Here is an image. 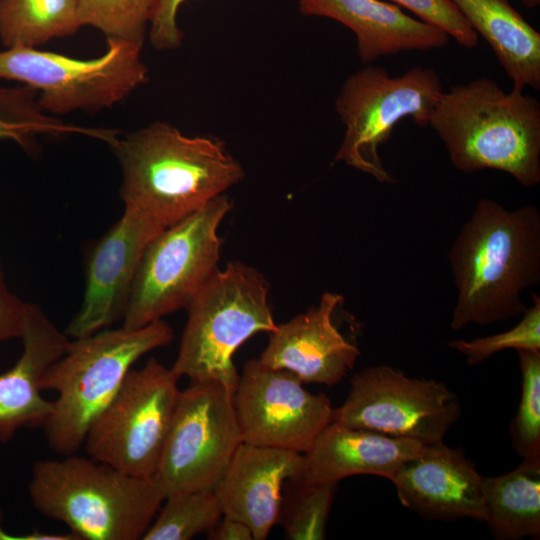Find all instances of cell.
Here are the masks:
<instances>
[{"instance_id": "11", "label": "cell", "mask_w": 540, "mask_h": 540, "mask_svg": "<svg viewBox=\"0 0 540 540\" xmlns=\"http://www.w3.org/2000/svg\"><path fill=\"white\" fill-rule=\"evenodd\" d=\"M242 443L233 395L219 382H190L180 392L154 478L165 498L214 490Z\"/></svg>"}, {"instance_id": "14", "label": "cell", "mask_w": 540, "mask_h": 540, "mask_svg": "<svg viewBox=\"0 0 540 540\" xmlns=\"http://www.w3.org/2000/svg\"><path fill=\"white\" fill-rule=\"evenodd\" d=\"M163 230L142 212L125 208L88 255L83 300L65 330L68 337L88 336L123 319L143 252Z\"/></svg>"}, {"instance_id": "32", "label": "cell", "mask_w": 540, "mask_h": 540, "mask_svg": "<svg viewBox=\"0 0 540 540\" xmlns=\"http://www.w3.org/2000/svg\"><path fill=\"white\" fill-rule=\"evenodd\" d=\"M25 308L26 302L8 289L0 263V343L21 337Z\"/></svg>"}, {"instance_id": "24", "label": "cell", "mask_w": 540, "mask_h": 540, "mask_svg": "<svg viewBox=\"0 0 540 540\" xmlns=\"http://www.w3.org/2000/svg\"><path fill=\"white\" fill-rule=\"evenodd\" d=\"M68 134H82L108 144L118 132L67 124L45 112L38 103L36 91L30 87L0 86V140H11L30 151L40 136Z\"/></svg>"}, {"instance_id": "15", "label": "cell", "mask_w": 540, "mask_h": 540, "mask_svg": "<svg viewBox=\"0 0 540 540\" xmlns=\"http://www.w3.org/2000/svg\"><path fill=\"white\" fill-rule=\"evenodd\" d=\"M483 479L461 449L425 443L391 482L402 505L427 520L485 521Z\"/></svg>"}, {"instance_id": "8", "label": "cell", "mask_w": 540, "mask_h": 540, "mask_svg": "<svg viewBox=\"0 0 540 540\" xmlns=\"http://www.w3.org/2000/svg\"><path fill=\"white\" fill-rule=\"evenodd\" d=\"M104 53L78 59L37 47L0 49V80L28 86L40 107L52 115L98 112L124 100L148 80L142 45L106 39Z\"/></svg>"}, {"instance_id": "10", "label": "cell", "mask_w": 540, "mask_h": 540, "mask_svg": "<svg viewBox=\"0 0 540 540\" xmlns=\"http://www.w3.org/2000/svg\"><path fill=\"white\" fill-rule=\"evenodd\" d=\"M178 378L155 358L131 369L90 426L89 457L124 473L154 477L180 395Z\"/></svg>"}, {"instance_id": "22", "label": "cell", "mask_w": 540, "mask_h": 540, "mask_svg": "<svg viewBox=\"0 0 540 540\" xmlns=\"http://www.w3.org/2000/svg\"><path fill=\"white\" fill-rule=\"evenodd\" d=\"M485 521L496 539L540 535V457L523 459L512 471L483 479Z\"/></svg>"}, {"instance_id": "27", "label": "cell", "mask_w": 540, "mask_h": 540, "mask_svg": "<svg viewBox=\"0 0 540 540\" xmlns=\"http://www.w3.org/2000/svg\"><path fill=\"white\" fill-rule=\"evenodd\" d=\"M156 0H78L81 26L143 46Z\"/></svg>"}, {"instance_id": "19", "label": "cell", "mask_w": 540, "mask_h": 540, "mask_svg": "<svg viewBox=\"0 0 540 540\" xmlns=\"http://www.w3.org/2000/svg\"><path fill=\"white\" fill-rule=\"evenodd\" d=\"M298 5L303 15L330 18L352 30L363 64L401 52L442 48L450 39L444 31L382 0H298Z\"/></svg>"}, {"instance_id": "35", "label": "cell", "mask_w": 540, "mask_h": 540, "mask_svg": "<svg viewBox=\"0 0 540 540\" xmlns=\"http://www.w3.org/2000/svg\"><path fill=\"white\" fill-rule=\"evenodd\" d=\"M522 4L527 8H535L539 6L540 0H520Z\"/></svg>"}, {"instance_id": "2", "label": "cell", "mask_w": 540, "mask_h": 540, "mask_svg": "<svg viewBox=\"0 0 540 540\" xmlns=\"http://www.w3.org/2000/svg\"><path fill=\"white\" fill-rule=\"evenodd\" d=\"M108 145L120 164L125 208L142 212L164 229L245 177L223 141L188 136L166 122L118 135Z\"/></svg>"}, {"instance_id": "31", "label": "cell", "mask_w": 540, "mask_h": 540, "mask_svg": "<svg viewBox=\"0 0 540 540\" xmlns=\"http://www.w3.org/2000/svg\"><path fill=\"white\" fill-rule=\"evenodd\" d=\"M187 0H156L149 22L148 33L152 46L158 51L177 49L183 32L177 23V14Z\"/></svg>"}, {"instance_id": "26", "label": "cell", "mask_w": 540, "mask_h": 540, "mask_svg": "<svg viewBox=\"0 0 540 540\" xmlns=\"http://www.w3.org/2000/svg\"><path fill=\"white\" fill-rule=\"evenodd\" d=\"M296 490L282 504L279 522L290 540H322L325 538L330 508L337 483L302 478L292 481Z\"/></svg>"}, {"instance_id": "12", "label": "cell", "mask_w": 540, "mask_h": 540, "mask_svg": "<svg viewBox=\"0 0 540 540\" xmlns=\"http://www.w3.org/2000/svg\"><path fill=\"white\" fill-rule=\"evenodd\" d=\"M461 414L460 402L443 382L407 376L388 365L353 375L332 421L423 443L443 440Z\"/></svg>"}, {"instance_id": "17", "label": "cell", "mask_w": 540, "mask_h": 540, "mask_svg": "<svg viewBox=\"0 0 540 540\" xmlns=\"http://www.w3.org/2000/svg\"><path fill=\"white\" fill-rule=\"evenodd\" d=\"M305 468L303 453L243 442L214 489L222 515L266 539L280 520L284 483L304 478Z\"/></svg>"}, {"instance_id": "6", "label": "cell", "mask_w": 540, "mask_h": 540, "mask_svg": "<svg viewBox=\"0 0 540 540\" xmlns=\"http://www.w3.org/2000/svg\"><path fill=\"white\" fill-rule=\"evenodd\" d=\"M185 309L187 322L171 370L178 379L219 382L233 395L239 380L234 353L251 336L277 326L267 280L250 265L229 262Z\"/></svg>"}, {"instance_id": "34", "label": "cell", "mask_w": 540, "mask_h": 540, "mask_svg": "<svg viewBox=\"0 0 540 540\" xmlns=\"http://www.w3.org/2000/svg\"><path fill=\"white\" fill-rule=\"evenodd\" d=\"M3 512L0 510V540H18V535L7 533L3 528Z\"/></svg>"}, {"instance_id": "1", "label": "cell", "mask_w": 540, "mask_h": 540, "mask_svg": "<svg viewBox=\"0 0 540 540\" xmlns=\"http://www.w3.org/2000/svg\"><path fill=\"white\" fill-rule=\"evenodd\" d=\"M448 259L457 291L450 328L488 325L522 315V292L540 281V212L508 210L480 199Z\"/></svg>"}, {"instance_id": "30", "label": "cell", "mask_w": 540, "mask_h": 540, "mask_svg": "<svg viewBox=\"0 0 540 540\" xmlns=\"http://www.w3.org/2000/svg\"><path fill=\"white\" fill-rule=\"evenodd\" d=\"M414 13L419 20L444 31L466 48L478 44L479 35L451 0H389Z\"/></svg>"}, {"instance_id": "29", "label": "cell", "mask_w": 540, "mask_h": 540, "mask_svg": "<svg viewBox=\"0 0 540 540\" xmlns=\"http://www.w3.org/2000/svg\"><path fill=\"white\" fill-rule=\"evenodd\" d=\"M533 305L511 329L471 341L452 340L447 346L464 355L469 365L480 364L505 349L540 351V296L532 294Z\"/></svg>"}, {"instance_id": "5", "label": "cell", "mask_w": 540, "mask_h": 540, "mask_svg": "<svg viewBox=\"0 0 540 540\" xmlns=\"http://www.w3.org/2000/svg\"><path fill=\"white\" fill-rule=\"evenodd\" d=\"M172 327L160 319L138 329L106 328L70 341L41 379V389L57 394L43 425L47 443L67 456L83 447L92 423L120 389L134 363L168 345Z\"/></svg>"}, {"instance_id": "4", "label": "cell", "mask_w": 540, "mask_h": 540, "mask_svg": "<svg viewBox=\"0 0 540 540\" xmlns=\"http://www.w3.org/2000/svg\"><path fill=\"white\" fill-rule=\"evenodd\" d=\"M33 506L79 540H137L165 496L154 477L124 473L74 454L36 461L28 484Z\"/></svg>"}, {"instance_id": "13", "label": "cell", "mask_w": 540, "mask_h": 540, "mask_svg": "<svg viewBox=\"0 0 540 540\" xmlns=\"http://www.w3.org/2000/svg\"><path fill=\"white\" fill-rule=\"evenodd\" d=\"M286 369L247 361L233 394L236 420L244 443L305 453L332 422L325 394H313Z\"/></svg>"}, {"instance_id": "28", "label": "cell", "mask_w": 540, "mask_h": 540, "mask_svg": "<svg viewBox=\"0 0 540 540\" xmlns=\"http://www.w3.org/2000/svg\"><path fill=\"white\" fill-rule=\"evenodd\" d=\"M521 397L510 424L514 450L523 458L540 457V351L516 350Z\"/></svg>"}, {"instance_id": "25", "label": "cell", "mask_w": 540, "mask_h": 540, "mask_svg": "<svg viewBox=\"0 0 540 540\" xmlns=\"http://www.w3.org/2000/svg\"><path fill=\"white\" fill-rule=\"evenodd\" d=\"M164 501L143 540H189L207 533L222 517L214 490L180 492Z\"/></svg>"}, {"instance_id": "16", "label": "cell", "mask_w": 540, "mask_h": 540, "mask_svg": "<svg viewBox=\"0 0 540 540\" xmlns=\"http://www.w3.org/2000/svg\"><path fill=\"white\" fill-rule=\"evenodd\" d=\"M343 303L337 293L325 292L319 304L276 326L269 333L259 360L295 373L303 382L334 386L354 367L360 350L333 322Z\"/></svg>"}, {"instance_id": "33", "label": "cell", "mask_w": 540, "mask_h": 540, "mask_svg": "<svg viewBox=\"0 0 540 540\" xmlns=\"http://www.w3.org/2000/svg\"><path fill=\"white\" fill-rule=\"evenodd\" d=\"M210 540H253L248 525L237 519L222 515L216 525L207 532Z\"/></svg>"}, {"instance_id": "9", "label": "cell", "mask_w": 540, "mask_h": 540, "mask_svg": "<svg viewBox=\"0 0 540 540\" xmlns=\"http://www.w3.org/2000/svg\"><path fill=\"white\" fill-rule=\"evenodd\" d=\"M443 92L433 68L413 67L396 77L374 65L354 72L344 81L335 101V110L346 127L335 161L380 183H393L380 159V146L404 118H411L420 127L428 126Z\"/></svg>"}, {"instance_id": "18", "label": "cell", "mask_w": 540, "mask_h": 540, "mask_svg": "<svg viewBox=\"0 0 540 540\" xmlns=\"http://www.w3.org/2000/svg\"><path fill=\"white\" fill-rule=\"evenodd\" d=\"M20 339V357L0 373V442L8 441L19 429L43 427L53 402L42 396L41 379L70 343L66 333L33 303H26Z\"/></svg>"}, {"instance_id": "7", "label": "cell", "mask_w": 540, "mask_h": 540, "mask_svg": "<svg viewBox=\"0 0 540 540\" xmlns=\"http://www.w3.org/2000/svg\"><path fill=\"white\" fill-rule=\"evenodd\" d=\"M232 203L222 194L157 234L146 246L122 327L138 329L179 309L219 269L218 228Z\"/></svg>"}, {"instance_id": "36", "label": "cell", "mask_w": 540, "mask_h": 540, "mask_svg": "<svg viewBox=\"0 0 540 540\" xmlns=\"http://www.w3.org/2000/svg\"><path fill=\"white\" fill-rule=\"evenodd\" d=\"M3 1H4V0H0V6H1V4H2Z\"/></svg>"}, {"instance_id": "3", "label": "cell", "mask_w": 540, "mask_h": 540, "mask_svg": "<svg viewBox=\"0 0 540 540\" xmlns=\"http://www.w3.org/2000/svg\"><path fill=\"white\" fill-rule=\"evenodd\" d=\"M429 125L458 170L495 169L525 187L540 183V103L523 90L505 92L486 77L452 86Z\"/></svg>"}, {"instance_id": "23", "label": "cell", "mask_w": 540, "mask_h": 540, "mask_svg": "<svg viewBox=\"0 0 540 540\" xmlns=\"http://www.w3.org/2000/svg\"><path fill=\"white\" fill-rule=\"evenodd\" d=\"M81 27L78 0H4L0 6L4 47H38L71 36Z\"/></svg>"}, {"instance_id": "21", "label": "cell", "mask_w": 540, "mask_h": 540, "mask_svg": "<svg viewBox=\"0 0 540 540\" xmlns=\"http://www.w3.org/2000/svg\"><path fill=\"white\" fill-rule=\"evenodd\" d=\"M491 46L513 87L540 89V33L508 0H451Z\"/></svg>"}, {"instance_id": "20", "label": "cell", "mask_w": 540, "mask_h": 540, "mask_svg": "<svg viewBox=\"0 0 540 540\" xmlns=\"http://www.w3.org/2000/svg\"><path fill=\"white\" fill-rule=\"evenodd\" d=\"M425 443L368 429L329 423L303 453L304 478L338 483L353 475L369 474L389 480Z\"/></svg>"}]
</instances>
